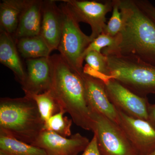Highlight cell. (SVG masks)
Segmentation results:
<instances>
[{"label":"cell","instance_id":"1","mask_svg":"<svg viewBox=\"0 0 155 155\" xmlns=\"http://www.w3.org/2000/svg\"><path fill=\"white\" fill-rule=\"evenodd\" d=\"M122 19L121 30L114 48L104 49V55L135 58L155 66V22L143 12L135 0H119Z\"/></svg>","mask_w":155,"mask_h":155},{"label":"cell","instance_id":"14","mask_svg":"<svg viewBox=\"0 0 155 155\" xmlns=\"http://www.w3.org/2000/svg\"><path fill=\"white\" fill-rule=\"evenodd\" d=\"M43 1L28 0L20 15L17 30L12 35L15 41L22 38L39 35Z\"/></svg>","mask_w":155,"mask_h":155},{"label":"cell","instance_id":"4","mask_svg":"<svg viewBox=\"0 0 155 155\" xmlns=\"http://www.w3.org/2000/svg\"><path fill=\"white\" fill-rule=\"evenodd\" d=\"M106 57L110 77L140 96L155 94V66L119 55Z\"/></svg>","mask_w":155,"mask_h":155},{"label":"cell","instance_id":"22","mask_svg":"<svg viewBox=\"0 0 155 155\" xmlns=\"http://www.w3.org/2000/svg\"><path fill=\"white\" fill-rule=\"evenodd\" d=\"M117 41V35L111 36L109 35L103 33L100 35L96 38L93 40L87 48L84 53V59L87 53L92 51L101 53L104 48L110 49L115 46Z\"/></svg>","mask_w":155,"mask_h":155},{"label":"cell","instance_id":"11","mask_svg":"<svg viewBox=\"0 0 155 155\" xmlns=\"http://www.w3.org/2000/svg\"><path fill=\"white\" fill-rule=\"evenodd\" d=\"M81 77L84 84L87 103L91 112L102 114L119 125L118 110L109 100L104 82L85 73H83Z\"/></svg>","mask_w":155,"mask_h":155},{"label":"cell","instance_id":"10","mask_svg":"<svg viewBox=\"0 0 155 155\" xmlns=\"http://www.w3.org/2000/svg\"><path fill=\"white\" fill-rule=\"evenodd\" d=\"M87 137L77 133L69 138L47 130H43L32 145L42 149L47 155H78L90 143Z\"/></svg>","mask_w":155,"mask_h":155},{"label":"cell","instance_id":"24","mask_svg":"<svg viewBox=\"0 0 155 155\" xmlns=\"http://www.w3.org/2000/svg\"><path fill=\"white\" fill-rule=\"evenodd\" d=\"M140 8L155 22V6L147 0H135Z\"/></svg>","mask_w":155,"mask_h":155},{"label":"cell","instance_id":"23","mask_svg":"<svg viewBox=\"0 0 155 155\" xmlns=\"http://www.w3.org/2000/svg\"><path fill=\"white\" fill-rule=\"evenodd\" d=\"M122 24L119 0H113L112 16L107 24L104 33L111 36H116L121 30Z\"/></svg>","mask_w":155,"mask_h":155},{"label":"cell","instance_id":"5","mask_svg":"<svg viewBox=\"0 0 155 155\" xmlns=\"http://www.w3.org/2000/svg\"><path fill=\"white\" fill-rule=\"evenodd\" d=\"M61 2L59 6L63 14V27L58 50L70 67L82 75L84 52L93 40L81 29L67 4Z\"/></svg>","mask_w":155,"mask_h":155},{"label":"cell","instance_id":"21","mask_svg":"<svg viewBox=\"0 0 155 155\" xmlns=\"http://www.w3.org/2000/svg\"><path fill=\"white\" fill-rule=\"evenodd\" d=\"M84 61L92 69L106 77H110L107 58L102 53L90 52L84 57Z\"/></svg>","mask_w":155,"mask_h":155},{"label":"cell","instance_id":"19","mask_svg":"<svg viewBox=\"0 0 155 155\" xmlns=\"http://www.w3.org/2000/svg\"><path fill=\"white\" fill-rule=\"evenodd\" d=\"M36 103L39 112L44 122L62 110L57 101L49 91L39 94H25Z\"/></svg>","mask_w":155,"mask_h":155},{"label":"cell","instance_id":"7","mask_svg":"<svg viewBox=\"0 0 155 155\" xmlns=\"http://www.w3.org/2000/svg\"><path fill=\"white\" fill-rule=\"evenodd\" d=\"M66 3L78 22L89 24L92 39L104 33L107 24L106 16L113 10V0L86 1L62 0Z\"/></svg>","mask_w":155,"mask_h":155},{"label":"cell","instance_id":"12","mask_svg":"<svg viewBox=\"0 0 155 155\" xmlns=\"http://www.w3.org/2000/svg\"><path fill=\"white\" fill-rule=\"evenodd\" d=\"M50 57L26 60V75L21 84L24 93L39 94L49 90L51 83Z\"/></svg>","mask_w":155,"mask_h":155},{"label":"cell","instance_id":"2","mask_svg":"<svg viewBox=\"0 0 155 155\" xmlns=\"http://www.w3.org/2000/svg\"><path fill=\"white\" fill-rule=\"evenodd\" d=\"M50 60L51 83L49 91L61 109L70 115L75 125L92 131L91 114L87 103L81 75L75 72L60 54L50 56Z\"/></svg>","mask_w":155,"mask_h":155},{"label":"cell","instance_id":"25","mask_svg":"<svg viewBox=\"0 0 155 155\" xmlns=\"http://www.w3.org/2000/svg\"><path fill=\"white\" fill-rule=\"evenodd\" d=\"M81 155H101L97 147L96 136H94Z\"/></svg>","mask_w":155,"mask_h":155},{"label":"cell","instance_id":"26","mask_svg":"<svg viewBox=\"0 0 155 155\" xmlns=\"http://www.w3.org/2000/svg\"><path fill=\"white\" fill-rule=\"evenodd\" d=\"M147 120L155 128V104H150L149 106Z\"/></svg>","mask_w":155,"mask_h":155},{"label":"cell","instance_id":"8","mask_svg":"<svg viewBox=\"0 0 155 155\" xmlns=\"http://www.w3.org/2000/svg\"><path fill=\"white\" fill-rule=\"evenodd\" d=\"M101 80L104 84L109 100L116 109L132 117L147 120L150 104L147 97L136 94L112 78Z\"/></svg>","mask_w":155,"mask_h":155},{"label":"cell","instance_id":"20","mask_svg":"<svg viewBox=\"0 0 155 155\" xmlns=\"http://www.w3.org/2000/svg\"><path fill=\"white\" fill-rule=\"evenodd\" d=\"M65 113V111L61 110L51 117L45 122L43 130L53 131L63 137H70L72 136L71 127L73 121L64 116Z\"/></svg>","mask_w":155,"mask_h":155},{"label":"cell","instance_id":"17","mask_svg":"<svg viewBox=\"0 0 155 155\" xmlns=\"http://www.w3.org/2000/svg\"><path fill=\"white\" fill-rule=\"evenodd\" d=\"M15 41L20 55L26 60L51 56V51L40 35L22 38Z\"/></svg>","mask_w":155,"mask_h":155},{"label":"cell","instance_id":"16","mask_svg":"<svg viewBox=\"0 0 155 155\" xmlns=\"http://www.w3.org/2000/svg\"><path fill=\"white\" fill-rule=\"evenodd\" d=\"M28 0H2L0 3V31L13 35Z\"/></svg>","mask_w":155,"mask_h":155},{"label":"cell","instance_id":"13","mask_svg":"<svg viewBox=\"0 0 155 155\" xmlns=\"http://www.w3.org/2000/svg\"><path fill=\"white\" fill-rule=\"evenodd\" d=\"M54 0L43 1L39 35L51 51L58 50L63 27V14Z\"/></svg>","mask_w":155,"mask_h":155},{"label":"cell","instance_id":"6","mask_svg":"<svg viewBox=\"0 0 155 155\" xmlns=\"http://www.w3.org/2000/svg\"><path fill=\"white\" fill-rule=\"evenodd\" d=\"M91 112L100 155H139L118 124L102 114Z\"/></svg>","mask_w":155,"mask_h":155},{"label":"cell","instance_id":"27","mask_svg":"<svg viewBox=\"0 0 155 155\" xmlns=\"http://www.w3.org/2000/svg\"><path fill=\"white\" fill-rule=\"evenodd\" d=\"M149 155H155V150L152 153H151Z\"/></svg>","mask_w":155,"mask_h":155},{"label":"cell","instance_id":"3","mask_svg":"<svg viewBox=\"0 0 155 155\" xmlns=\"http://www.w3.org/2000/svg\"><path fill=\"white\" fill-rule=\"evenodd\" d=\"M44 124L30 97L0 99V133L31 144L43 130Z\"/></svg>","mask_w":155,"mask_h":155},{"label":"cell","instance_id":"9","mask_svg":"<svg viewBox=\"0 0 155 155\" xmlns=\"http://www.w3.org/2000/svg\"><path fill=\"white\" fill-rule=\"evenodd\" d=\"M118 110V109H117ZM119 125L139 155L155 150V128L147 120L132 117L118 110Z\"/></svg>","mask_w":155,"mask_h":155},{"label":"cell","instance_id":"18","mask_svg":"<svg viewBox=\"0 0 155 155\" xmlns=\"http://www.w3.org/2000/svg\"><path fill=\"white\" fill-rule=\"evenodd\" d=\"M0 153L6 155H47L40 148L0 133Z\"/></svg>","mask_w":155,"mask_h":155},{"label":"cell","instance_id":"28","mask_svg":"<svg viewBox=\"0 0 155 155\" xmlns=\"http://www.w3.org/2000/svg\"><path fill=\"white\" fill-rule=\"evenodd\" d=\"M0 155H6L4 154L1 153H0Z\"/></svg>","mask_w":155,"mask_h":155},{"label":"cell","instance_id":"15","mask_svg":"<svg viewBox=\"0 0 155 155\" xmlns=\"http://www.w3.org/2000/svg\"><path fill=\"white\" fill-rule=\"evenodd\" d=\"M12 35L0 31V62L14 72L16 80L21 85L26 73Z\"/></svg>","mask_w":155,"mask_h":155}]
</instances>
